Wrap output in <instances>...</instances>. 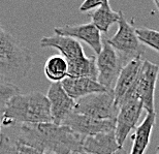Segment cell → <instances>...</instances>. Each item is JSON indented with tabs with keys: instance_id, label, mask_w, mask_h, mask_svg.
Here are the masks:
<instances>
[{
	"instance_id": "7402d4cb",
	"label": "cell",
	"mask_w": 159,
	"mask_h": 154,
	"mask_svg": "<svg viewBox=\"0 0 159 154\" xmlns=\"http://www.w3.org/2000/svg\"><path fill=\"white\" fill-rule=\"evenodd\" d=\"M0 154H19L18 143L5 133H0Z\"/></svg>"
},
{
	"instance_id": "6da1fadb",
	"label": "cell",
	"mask_w": 159,
	"mask_h": 154,
	"mask_svg": "<svg viewBox=\"0 0 159 154\" xmlns=\"http://www.w3.org/2000/svg\"><path fill=\"white\" fill-rule=\"evenodd\" d=\"M84 139L68 126L54 123L21 124L14 137V140L20 145L32 147L46 154L83 151Z\"/></svg>"
},
{
	"instance_id": "9a60e30c",
	"label": "cell",
	"mask_w": 159,
	"mask_h": 154,
	"mask_svg": "<svg viewBox=\"0 0 159 154\" xmlns=\"http://www.w3.org/2000/svg\"><path fill=\"white\" fill-rule=\"evenodd\" d=\"M121 148L122 147L117 142L115 131L86 137L82 146L83 151L88 154H114Z\"/></svg>"
},
{
	"instance_id": "cb8c5ba5",
	"label": "cell",
	"mask_w": 159,
	"mask_h": 154,
	"mask_svg": "<svg viewBox=\"0 0 159 154\" xmlns=\"http://www.w3.org/2000/svg\"><path fill=\"white\" fill-rule=\"evenodd\" d=\"M18 148H19V154H46L39 151V150L32 148V147L20 145V144H18Z\"/></svg>"
},
{
	"instance_id": "ffe728a7",
	"label": "cell",
	"mask_w": 159,
	"mask_h": 154,
	"mask_svg": "<svg viewBox=\"0 0 159 154\" xmlns=\"http://www.w3.org/2000/svg\"><path fill=\"white\" fill-rule=\"evenodd\" d=\"M135 33L139 43L159 53V31L150 28H135Z\"/></svg>"
},
{
	"instance_id": "4fadbf2b",
	"label": "cell",
	"mask_w": 159,
	"mask_h": 154,
	"mask_svg": "<svg viewBox=\"0 0 159 154\" xmlns=\"http://www.w3.org/2000/svg\"><path fill=\"white\" fill-rule=\"evenodd\" d=\"M39 46L41 48L57 49L67 62L86 56L81 43L69 36H62L57 34L52 36H44L40 40Z\"/></svg>"
},
{
	"instance_id": "ac0fdd59",
	"label": "cell",
	"mask_w": 159,
	"mask_h": 154,
	"mask_svg": "<svg viewBox=\"0 0 159 154\" xmlns=\"http://www.w3.org/2000/svg\"><path fill=\"white\" fill-rule=\"evenodd\" d=\"M68 77L70 78H89L96 80L98 70L96 65V56H84L82 58L67 62Z\"/></svg>"
},
{
	"instance_id": "5b68a950",
	"label": "cell",
	"mask_w": 159,
	"mask_h": 154,
	"mask_svg": "<svg viewBox=\"0 0 159 154\" xmlns=\"http://www.w3.org/2000/svg\"><path fill=\"white\" fill-rule=\"evenodd\" d=\"M128 62L119 52L107 43L102 41L101 52L96 57V65L98 70V83L107 90L112 91L116 85L121 70Z\"/></svg>"
},
{
	"instance_id": "603a6c76",
	"label": "cell",
	"mask_w": 159,
	"mask_h": 154,
	"mask_svg": "<svg viewBox=\"0 0 159 154\" xmlns=\"http://www.w3.org/2000/svg\"><path fill=\"white\" fill-rule=\"evenodd\" d=\"M104 0H86L82 3V5L80 6V12H88L90 11H95L97 9L99 6H101V4L103 3Z\"/></svg>"
},
{
	"instance_id": "4316f807",
	"label": "cell",
	"mask_w": 159,
	"mask_h": 154,
	"mask_svg": "<svg viewBox=\"0 0 159 154\" xmlns=\"http://www.w3.org/2000/svg\"><path fill=\"white\" fill-rule=\"evenodd\" d=\"M154 4L156 5L157 9H158V11H159V0H154Z\"/></svg>"
},
{
	"instance_id": "30bf717a",
	"label": "cell",
	"mask_w": 159,
	"mask_h": 154,
	"mask_svg": "<svg viewBox=\"0 0 159 154\" xmlns=\"http://www.w3.org/2000/svg\"><path fill=\"white\" fill-rule=\"evenodd\" d=\"M62 125L68 126L75 133L86 138L98 133H109L115 131L116 120H99L72 112Z\"/></svg>"
},
{
	"instance_id": "7c38bea8",
	"label": "cell",
	"mask_w": 159,
	"mask_h": 154,
	"mask_svg": "<svg viewBox=\"0 0 159 154\" xmlns=\"http://www.w3.org/2000/svg\"><path fill=\"white\" fill-rule=\"evenodd\" d=\"M54 32L57 35L69 36L77 40L85 41L97 55L102 49L103 40L101 38V32L92 23L58 26L54 28Z\"/></svg>"
},
{
	"instance_id": "484cf974",
	"label": "cell",
	"mask_w": 159,
	"mask_h": 154,
	"mask_svg": "<svg viewBox=\"0 0 159 154\" xmlns=\"http://www.w3.org/2000/svg\"><path fill=\"white\" fill-rule=\"evenodd\" d=\"M48 154H52V153H48ZM68 154H88L84 151H75V152H71V153H68Z\"/></svg>"
},
{
	"instance_id": "3957f363",
	"label": "cell",
	"mask_w": 159,
	"mask_h": 154,
	"mask_svg": "<svg viewBox=\"0 0 159 154\" xmlns=\"http://www.w3.org/2000/svg\"><path fill=\"white\" fill-rule=\"evenodd\" d=\"M32 55L18 38L0 27V81L15 84L26 78Z\"/></svg>"
},
{
	"instance_id": "83f0119b",
	"label": "cell",
	"mask_w": 159,
	"mask_h": 154,
	"mask_svg": "<svg viewBox=\"0 0 159 154\" xmlns=\"http://www.w3.org/2000/svg\"><path fill=\"white\" fill-rule=\"evenodd\" d=\"M1 126H2V124H1V119H0V131H1Z\"/></svg>"
},
{
	"instance_id": "f1b7e54d",
	"label": "cell",
	"mask_w": 159,
	"mask_h": 154,
	"mask_svg": "<svg viewBox=\"0 0 159 154\" xmlns=\"http://www.w3.org/2000/svg\"><path fill=\"white\" fill-rule=\"evenodd\" d=\"M156 154H159V146L157 147V151H156Z\"/></svg>"
},
{
	"instance_id": "2e32d148",
	"label": "cell",
	"mask_w": 159,
	"mask_h": 154,
	"mask_svg": "<svg viewBox=\"0 0 159 154\" xmlns=\"http://www.w3.org/2000/svg\"><path fill=\"white\" fill-rule=\"evenodd\" d=\"M156 123V113H148L143 122L138 125L131 137L132 147L129 154H145L150 144L152 131Z\"/></svg>"
},
{
	"instance_id": "7a4b0ae2",
	"label": "cell",
	"mask_w": 159,
	"mask_h": 154,
	"mask_svg": "<svg viewBox=\"0 0 159 154\" xmlns=\"http://www.w3.org/2000/svg\"><path fill=\"white\" fill-rule=\"evenodd\" d=\"M41 123H53L49 99L41 92L12 96L3 110L2 126Z\"/></svg>"
},
{
	"instance_id": "5bb4252c",
	"label": "cell",
	"mask_w": 159,
	"mask_h": 154,
	"mask_svg": "<svg viewBox=\"0 0 159 154\" xmlns=\"http://www.w3.org/2000/svg\"><path fill=\"white\" fill-rule=\"evenodd\" d=\"M61 85L65 92L74 99L78 100L85 96H88L94 93L107 92L103 86H101L96 80H92L89 78H70L67 77L61 82Z\"/></svg>"
},
{
	"instance_id": "ba28073f",
	"label": "cell",
	"mask_w": 159,
	"mask_h": 154,
	"mask_svg": "<svg viewBox=\"0 0 159 154\" xmlns=\"http://www.w3.org/2000/svg\"><path fill=\"white\" fill-rule=\"evenodd\" d=\"M144 60L145 58L143 56L133 58L127 62L126 65L121 70L115 87L113 89L116 105H118V108L124 102L134 99L133 98V91H134Z\"/></svg>"
},
{
	"instance_id": "44dd1931",
	"label": "cell",
	"mask_w": 159,
	"mask_h": 154,
	"mask_svg": "<svg viewBox=\"0 0 159 154\" xmlns=\"http://www.w3.org/2000/svg\"><path fill=\"white\" fill-rule=\"evenodd\" d=\"M20 94V88L15 84L0 81V111H3L12 96Z\"/></svg>"
},
{
	"instance_id": "277c9868",
	"label": "cell",
	"mask_w": 159,
	"mask_h": 154,
	"mask_svg": "<svg viewBox=\"0 0 159 154\" xmlns=\"http://www.w3.org/2000/svg\"><path fill=\"white\" fill-rule=\"evenodd\" d=\"M119 108L112 91L94 93L75 100L74 113L99 120H116Z\"/></svg>"
},
{
	"instance_id": "9c48e42d",
	"label": "cell",
	"mask_w": 159,
	"mask_h": 154,
	"mask_svg": "<svg viewBox=\"0 0 159 154\" xmlns=\"http://www.w3.org/2000/svg\"><path fill=\"white\" fill-rule=\"evenodd\" d=\"M143 112L144 105L139 99L128 100L119 107V112L116 118L115 134L117 142L122 148L131 130L136 128Z\"/></svg>"
},
{
	"instance_id": "d4e9b609",
	"label": "cell",
	"mask_w": 159,
	"mask_h": 154,
	"mask_svg": "<svg viewBox=\"0 0 159 154\" xmlns=\"http://www.w3.org/2000/svg\"><path fill=\"white\" fill-rule=\"evenodd\" d=\"M114 154H128V152H127L126 150L124 149V148H121V149H119L118 151H117V152H115V153H114Z\"/></svg>"
},
{
	"instance_id": "8992f818",
	"label": "cell",
	"mask_w": 159,
	"mask_h": 154,
	"mask_svg": "<svg viewBox=\"0 0 159 154\" xmlns=\"http://www.w3.org/2000/svg\"><path fill=\"white\" fill-rule=\"evenodd\" d=\"M119 28L115 35L107 40V41L119 52L127 61L133 58L143 56L144 50L135 33V28L126 20L123 12H120V19L118 22Z\"/></svg>"
},
{
	"instance_id": "e0dca14e",
	"label": "cell",
	"mask_w": 159,
	"mask_h": 154,
	"mask_svg": "<svg viewBox=\"0 0 159 154\" xmlns=\"http://www.w3.org/2000/svg\"><path fill=\"white\" fill-rule=\"evenodd\" d=\"M90 17L92 20L91 23L100 32L107 33L113 24H118L120 12H114L113 8L111 7L109 0H104L101 6L90 12Z\"/></svg>"
},
{
	"instance_id": "8fae6325",
	"label": "cell",
	"mask_w": 159,
	"mask_h": 154,
	"mask_svg": "<svg viewBox=\"0 0 159 154\" xmlns=\"http://www.w3.org/2000/svg\"><path fill=\"white\" fill-rule=\"evenodd\" d=\"M47 97L50 102L53 123L62 125L66 118L74 112L75 100L65 92L61 83H52L48 90Z\"/></svg>"
},
{
	"instance_id": "52a82bcc",
	"label": "cell",
	"mask_w": 159,
	"mask_h": 154,
	"mask_svg": "<svg viewBox=\"0 0 159 154\" xmlns=\"http://www.w3.org/2000/svg\"><path fill=\"white\" fill-rule=\"evenodd\" d=\"M159 75V65L145 59L136 82L133 98L139 99L144 105V111L155 112V89Z\"/></svg>"
},
{
	"instance_id": "d6986e66",
	"label": "cell",
	"mask_w": 159,
	"mask_h": 154,
	"mask_svg": "<svg viewBox=\"0 0 159 154\" xmlns=\"http://www.w3.org/2000/svg\"><path fill=\"white\" fill-rule=\"evenodd\" d=\"M44 75L53 83H61L68 77V64L61 55H53L44 63Z\"/></svg>"
}]
</instances>
